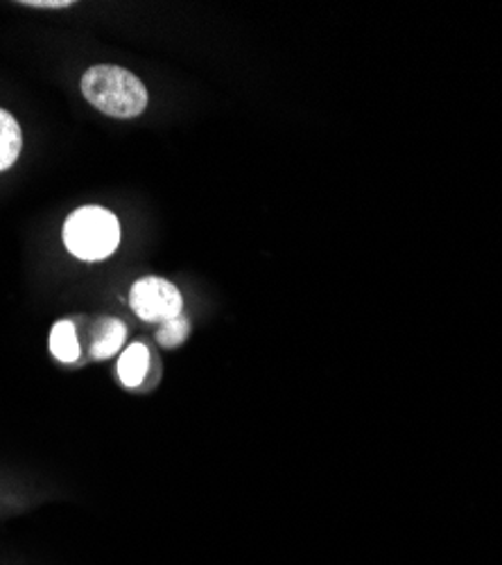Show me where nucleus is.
Instances as JSON below:
<instances>
[{
	"mask_svg": "<svg viewBox=\"0 0 502 565\" xmlns=\"http://www.w3.org/2000/svg\"><path fill=\"white\" fill-rule=\"evenodd\" d=\"M23 6L43 8V10H60V8H71L73 0H25Z\"/></svg>",
	"mask_w": 502,
	"mask_h": 565,
	"instance_id": "obj_9",
	"label": "nucleus"
},
{
	"mask_svg": "<svg viewBox=\"0 0 502 565\" xmlns=\"http://www.w3.org/2000/svg\"><path fill=\"white\" fill-rule=\"evenodd\" d=\"M125 326L118 321V319H107L100 323L98 328V335H96V342H94V355L98 360H105V358H111L120 351L122 342H125Z\"/></svg>",
	"mask_w": 502,
	"mask_h": 565,
	"instance_id": "obj_7",
	"label": "nucleus"
},
{
	"mask_svg": "<svg viewBox=\"0 0 502 565\" xmlns=\"http://www.w3.org/2000/svg\"><path fill=\"white\" fill-rule=\"evenodd\" d=\"M84 98L111 118H136L148 107L146 84L122 66L100 64L82 77Z\"/></svg>",
	"mask_w": 502,
	"mask_h": 565,
	"instance_id": "obj_1",
	"label": "nucleus"
},
{
	"mask_svg": "<svg viewBox=\"0 0 502 565\" xmlns=\"http://www.w3.org/2000/svg\"><path fill=\"white\" fill-rule=\"evenodd\" d=\"M51 351L60 362H75L79 358V344L75 326L71 321H57L51 331Z\"/></svg>",
	"mask_w": 502,
	"mask_h": 565,
	"instance_id": "obj_6",
	"label": "nucleus"
},
{
	"mask_svg": "<svg viewBox=\"0 0 502 565\" xmlns=\"http://www.w3.org/2000/svg\"><path fill=\"white\" fill-rule=\"evenodd\" d=\"M189 333H191V323H189V319L179 315V317H174V319H170V321L161 323V331H159L157 340H159V344H161V347H165V349H174V347H179L181 342H184V340L189 338Z\"/></svg>",
	"mask_w": 502,
	"mask_h": 565,
	"instance_id": "obj_8",
	"label": "nucleus"
},
{
	"mask_svg": "<svg viewBox=\"0 0 502 565\" xmlns=\"http://www.w3.org/2000/svg\"><path fill=\"white\" fill-rule=\"evenodd\" d=\"M66 249L79 260H103L120 243V224L100 206H82L64 224Z\"/></svg>",
	"mask_w": 502,
	"mask_h": 565,
	"instance_id": "obj_2",
	"label": "nucleus"
},
{
	"mask_svg": "<svg viewBox=\"0 0 502 565\" xmlns=\"http://www.w3.org/2000/svg\"><path fill=\"white\" fill-rule=\"evenodd\" d=\"M129 306L143 321L165 323L181 315L184 299L170 280L159 276H148L133 282L129 292Z\"/></svg>",
	"mask_w": 502,
	"mask_h": 565,
	"instance_id": "obj_3",
	"label": "nucleus"
},
{
	"mask_svg": "<svg viewBox=\"0 0 502 565\" xmlns=\"http://www.w3.org/2000/svg\"><path fill=\"white\" fill-rule=\"evenodd\" d=\"M21 146H23V136L17 118L10 111L0 109V172L17 163L21 154Z\"/></svg>",
	"mask_w": 502,
	"mask_h": 565,
	"instance_id": "obj_5",
	"label": "nucleus"
},
{
	"mask_svg": "<svg viewBox=\"0 0 502 565\" xmlns=\"http://www.w3.org/2000/svg\"><path fill=\"white\" fill-rule=\"evenodd\" d=\"M150 369V351L146 344H131L118 362V375L125 387H139Z\"/></svg>",
	"mask_w": 502,
	"mask_h": 565,
	"instance_id": "obj_4",
	"label": "nucleus"
}]
</instances>
